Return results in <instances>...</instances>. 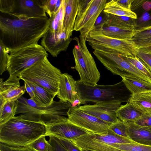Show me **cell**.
Returning <instances> with one entry per match:
<instances>
[{"instance_id":"cell-44","label":"cell","mask_w":151,"mask_h":151,"mask_svg":"<svg viewBox=\"0 0 151 151\" xmlns=\"http://www.w3.org/2000/svg\"><path fill=\"white\" fill-rule=\"evenodd\" d=\"M81 151H94L90 150H81Z\"/></svg>"},{"instance_id":"cell-4","label":"cell","mask_w":151,"mask_h":151,"mask_svg":"<svg viewBox=\"0 0 151 151\" xmlns=\"http://www.w3.org/2000/svg\"><path fill=\"white\" fill-rule=\"evenodd\" d=\"M78 93L84 104L87 102L93 103L129 102L132 94L122 80L112 85L93 86L76 81Z\"/></svg>"},{"instance_id":"cell-14","label":"cell","mask_w":151,"mask_h":151,"mask_svg":"<svg viewBox=\"0 0 151 151\" xmlns=\"http://www.w3.org/2000/svg\"><path fill=\"white\" fill-rule=\"evenodd\" d=\"M121 106L119 102L96 103L93 105L78 106L84 112L104 121L111 124L118 122L117 111Z\"/></svg>"},{"instance_id":"cell-28","label":"cell","mask_w":151,"mask_h":151,"mask_svg":"<svg viewBox=\"0 0 151 151\" xmlns=\"http://www.w3.org/2000/svg\"><path fill=\"white\" fill-rule=\"evenodd\" d=\"M103 11L115 15L128 17L135 19L137 18V14L134 12L122 7L114 0H110L106 3Z\"/></svg>"},{"instance_id":"cell-8","label":"cell","mask_w":151,"mask_h":151,"mask_svg":"<svg viewBox=\"0 0 151 151\" xmlns=\"http://www.w3.org/2000/svg\"><path fill=\"white\" fill-rule=\"evenodd\" d=\"M71 141L81 150L94 151H123L116 147V144L136 143L109 129L102 133L86 135Z\"/></svg>"},{"instance_id":"cell-10","label":"cell","mask_w":151,"mask_h":151,"mask_svg":"<svg viewBox=\"0 0 151 151\" xmlns=\"http://www.w3.org/2000/svg\"><path fill=\"white\" fill-rule=\"evenodd\" d=\"M0 11L20 19L47 16L40 0H0Z\"/></svg>"},{"instance_id":"cell-26","label":"cell","mask_w":151,"mask_h":151,"mask_svg":"<svg viewBox=\"0 0 151 151\" xmlns=\"http://www.w3.org/2000/svg\"><path fill=\"white\" fill-rule=\"evenodd\" d=\"M116 113L118 118L124 122H134L143 114L129 102L121 105Z\"/></svg>"},{"instance_id":"cell-6","label":"cell","mask_w":151,"mask_h":151,"mask_svg":"<svg viewBox=\"0 0 151 151\" xmlns=\"http://www.w3.org/2000/svg\"><path fill=\"white\" fill-rule=\"evenodd\" d=\"M104 24L94 26L87 36L86 41L92 48L94 50L126 56H136L139 48L131 40L116 39L104 35L101 31Z\"/></svg>"},{"instance_id":"cell-18","label":"cell","mask_w":151,"mask_h":151,"mask_svg":"<svg viewBox=\"0 0 151 151\" xmlns=\"http://www.w3.org/2000/svg\"><path fill=\"white\" fill-rule=\"evenodd\" d=\"M76 86V81L72 76L66 73H62L57 95L58 98L71 105L76 104L79 106L80 104H84L79 96Z\"/></svg>"},{"instance_id":"cell-27","label":"cell","mask_w":151,"mask_h":151,"mask_svg":"<svg viewBox=\"0 0 151 151\" xmlns=\"http://www.w3.org/2000/svg\"><path fill=\"white\" fill-rule=\"evenodd\" d=\"M106 18L104 24L114 27L127 29H135V19L124 16H116L106 13Z\"/></svg>"},{"instance_id":"cell-19","label":"cell","mask_w":151,"mask_h":151,"mask_svg":"<svg viewBox=\"0 0 151 151\" xmlns=\"http://www.w3.org/2000/svg\"><path fill=\"white\" fill-rule=\"evenodd\" d=\"M78 0H65V11L63 23V31L66 40L71 38L78 9Z\"/></svg>"},{"instance_id":"cell-20","label":"cell","mask_w":151,"mask_h":151,"mask_svg":"<svg viewBox=\"0 0 151 151\" xmlns=\"http://www.w3.org/2000/svg\"><path fill=\"white\" fill-rule=\"evenodd\" d=\"M125 123L130 139L136 143L151 146V127L141 126L133 122Z\"/></svg>"},{"instance_id":"cell-42","label":"cell","mask_w":151,"mask_h":151,"mask_svg":"<svg viewBox=\"0 0 151 151\" xmlns=\"http://www.w3.org/2000/svg\"><path fill=\"white\" fill-rule=\"evenodd\" d=\"M119 5L126 9L131 10L132 4L133 0H114Z\"/></svg>"},{"instance_id":"cell-24","label":"cell","mask_w":151,"mask_h":151,"mask_svg":"<svg viewBox=\"0 0 151 151\" xmlns=\"http://www.w3.org/2000/svg\"><path fill=\"white\" fill-rule=\"evenodd\" d=\"M131 40L139 48H151V25L135 28Z\"/></svg>"},{"instance_id":"cell-17","label":"cell","mask_w":151,"mask_h":151,"mask_svg":"<svg viewBox=\"0 0 151 151\" xmlns=\"http://www.w3.org/2000/svg\"><path fill=\"white\" fill-rule=\"evenodd\" d=\"M42 38L41 46L53 57L65 51L73 40L70 38L66 40L64 32H52L48 30Z\"/></svg>"},{"instance_id":"cell-7","label":"cell","mask_w":151,"mask_h":151,"mask_svg":"<svg viewBox=\"0 0 151 151\" xmlns=\"http://www.w3.org/2000/svg\"><path fill=\"white\" fill-rule=\"evenodd\" d=\"M73 40L77 44L72 51L75 64L74 68L78 73L79 81L86 85H96L100 78V74L87 48L86 38L80 35L79 38L75 37Z\"/></svg>"},{"instance_id":"cell-36","label":"cell","mask_w":151,"mask_h":151,"mask_svg":"<svg viewBox=\"0 0 151 151\" xmlns=\"http://www.w3.org/2000/svg\"><path fill=\"white\" fill-rule=\"evenodd\" d=\"M136 56L151 71V48H138Z\"/></svg>"},{"instance_id":"cell-40","label":"cell","mask_w":151,"mask_h":151,"mask_svg":"<svg viewBox=\"0 0 151 151\" xmlns=\"http://www.w3.org/2000/svg\"><path fill=\"white\" fill-rule=\"evenodd\" d=\"M0 151H33L27 146L15 147L0 143Z\"/></svg>"},{"instance_id":"cell-43","label":"cell","mask_w":151,"mask_h":151,"mask_svg":"<svg viewBox=\"0 0 151 151\" xmlns=\"http://www.w3.org/2000/svg\"><path fill=\"white\" fill-rule=\"evenodd\" d=\"M24 86L26 90V91L29 94L31 98L34 99L35 97V94L34 92L33 91L31 87L28 85V84L26 82H24Z\"/></svg>"},{"instance_id":"cell-37","label":"cell","mask_w":151,"mask_h":151,"mask_svg":"<svg viewBox=\"0 0 151 151\" xmlns=\"http://www.w3.org/2000/svg\"><path fill=\"white\" fill-rule=\"evenodd\" d=\"M0 74L1 75L6 70L9 51L0 43Z\"/></svg>"},{"instance_id":"cell-30","label":"cell","mask_w":151,"mask_h":151,"mask_svg":"<svg viewBox=\"0 0 151 151\" xmlns=\"http://www.w3.org/2000/svg\"><path fill=\"white\" fill-rule=\"evenodd\" d=\"M18 106V100L7 102L0 109V124L15 116Z\"/></svg>"},{"instance_id":"cell-15","label":"cell","mask_w":151,"mask_h":151,"mask_svg":"<svg viewBox=\"0 0 151 151\" xmlns=\"http://www.w3.org/2000/svg\"><path fill=\"white\" fill-rule=\"evenodd\" d=\"M91 132L70 123L66 119L48 126V136L72 141L80 137L92 134Z\"/></svg>"},{"instance_id":"cell-31","label":"cell","mask_w":151,"mask_h":151,"mask_svg":"<svg viewBox=\"0 0 151 151\" xmlns=\"http://www.w3.org/2000/svg\"><path fill=\"white\" fill-rule=\"evenodd\" d=\"M40 2L46 12L50 17L56 13L60 8L63 0H40Z\"/></svg>"},{"instance_id":"cell-9","label":"cell","mask_w":151,"mask_h":151,"mask_svg":"<svg viewBox=\"0 0 151 151\" xmlns=\"http://www.w3.org/2000/svg\"><path fill=\"white\" fill-rule=\"evenodd\" d=\"M48 55L38 43L23 47L10 53L6 70L9 75L19 77L24 71Z\"/></svg>"},{"instance_id":"cell-38","label":"cell","mask_w":151,"mask_h":151,"mask_svg":"<svg viewBox=\"0 0 151 151\" xmlns=\"http://www.w3.org/2000/svg\"><path fill=\"white\" fill-rule=\"evenodd\" d=\"M48 142L51 146V151H68L59 142L58 138L52 135L49 136Z\"/></svg>"},{"instance_id":"cell-5","label":"cell","mask_w":151,"mask_h":151,"mask_svg":"<svg viewBox=\"0 0 151 151\" xmlns=\"http://www.w3.org/2000/svg\"><path fill=\"white\" fill-rule=\"evenodd\" d=\"M47 57L24 71L19 77L23 81L35 83L57 95L62 73L51 64Z\"/></svg>"},{"instance_id":"cell-13","label":"cell","mask_w":151,"mask_h":151,"mask_svg":"<svg viewBox=\"0 0 151 151\" xmlns=\"http://www.w3.org/2000/svg\"><path fill=\"white\" fill-rule=\"evenodd\" d=\"M67 114L70 123L93 133L103 132L107 130L112 124L87 114L79 109L78 106H71Z\"/></svg>"},{"instance_id":"cell-25","label":"cell","mask_w":151,"mask_h":151,"mask_svg":"<svg viewBox=\"0 0 151 151\" xmlns=\"http://www.w3.org/2000/svg\"><path fill=\"white\" fill-rule=\"evenodd\" d=\"M135 29L120 28L104 24L101 27V31L104 35L109 37L119 39L131 40Z\"/></svg>"},{"instance_id":"cell-34","label":"cell","mask_w":151,"mask_h":151,"mask_svg":"<svg viewBox=\"0 0 151 151\" xmlns=\"http://www.w3.org/2000/svg\"><path fill=\"white\" fill-rule=\"evenodd\" d=\"M116 147L123 151H151V146L138 143L116 144Z\"/></svg>"},{"instance_id":"cell-3","label":"cell","mask_w":151,"mask_h":151,"mask_svg":"<svg viewBox=\"0 0 151 151\" xmlns=\"http://www.w3.org/2000/svg\"><path fill=\"white\" fill-rule=\"evenodd\" d=\"M71 104L68 102L53 101L47 106L38 105L32 99H27L22 96L18 99L16 115L23 118L44 123L49 126L68 118L67 113Z\"/></svg>"},{"instance_id":"cell-32","label":"cell","mask_w":151,"mask_h":151,"mask_svg":"<svg viewBox=\"0 0 151 151\" xmlns=\"http://www.w3.org/2000/svg\"><path fill=\"white\" fill-rule=\"evenodd\" d=\"M46 136H42L27 146L33 151H51V146L45 139Z\"/></svg>"},{"instance_id":"cell-41","label":"cell","mask_w":151,"mask_h":151,"mask_svg":"<svg viewBox=\"0 0 151 151\" xmlns=\"http://www.w3.org/2000/svg\"><path fill=\"white\" fill-rule=\"evenodd\" d=\"M57 138L60 143L68 151H81L72 141L61 138Z\"/></svg>"},{"instance_id":"cell-1","label":"cell","mask_w":151,"mask_h":151,"mask_svg":"<svg viewBox=\"0 0 151 151\" xmlns=\"http://www.w3.org/2000/svg\"><path fill=\"white\" fill-rule=\"evenodd\" d=\"M47 16L20 19L1 12L0 43L10 52L38 43L48 30Z\"/></svg>"},{"instance_id":"cell-23","label":"cell","mask_w":151,"mask_h":151,"mask_svg":"<svg viewBox=\"0 0 151 151\" xmlns=\"http://www.w3.org/2000/svg\"><path fill=\"white\" fill-rule=\"evenodd\" d=\"M129 102L143 114L151 115V91L132 94Z\"/></svg>"},{"instance_id":"cell-21","label":"cell","mask_w":151,"mask_h":151,"mask_svg":"<svg viewBox=\"0 0 151 151\" xmlns=\"http://www.w3.org/2000/svg\"><path fill=\"white\" fill-rule=\"evenodd\" d=\"M127 88L132 94L151 91V83L131 74L122 77Z\"/></svg>"},{"instance_id":"cell-29","label":"cell","mask_w":151,"mask_h":151,"mask_svg":"<svg viewBox=\"0 0 151 151\" xmlns=\"http://www.w3.org/2000/svg\"><path fill=\"white\" fill-rule=\"evenodd\" d=\"M65 11V0L58 11L52 15L49 19L48 30L52 32H64L63 23Z\"/></svg>"},{"instance_id":"cell-39","label":"cell","mask_w":151,"mask_h":151,"mask_svg":"<svg viewBox=\"0 0 151 151\" xmlns=\"http://www.w3.org/2000/svg\"><path fill=\"white\" fill-rule=\"evenodd\" d=\"M133 122L136 124L141 126L151 127V115L143 114L138 119Z\"/></svg>"},{"instance_id":"cell-12","label":"cell","mask_w":151,"mask_h":151,"mask_svg":"<svg viewBox=\"0 0 151 151\" xmlns=\"http://www.w3.org/2000/svg\"><path fill=\"white\" fill-rule=\"evenodd\" d=\"M106 0H92L83 9L78 12L74 31L86 37L94 27L99 17L105 8Z\"/></svg>"},{"instance_id":"cell-16","label":"cell","mask_w":151,"mask_h":151,"mask_svg":"<svg viewBox=\"0 0 151 151\" xmlns=\"http://www.w3.org/2000/svg\"><path fill=\"white\" fill-rule=\"evenodd\" d=\"M18 77L9 75L6 81L0 79V109L8 101L17 100L26 91L24 86H20Z\"/></svg>"},{"instance_id":"cell-33","label":"cell","mask_w":151,"mask_h":151,"mask_svg":"<svg viewBox=\"0 0 151 151\" xmlns=\"http://www.w3.org/2000/svg\"><path fill=\"white\" fill-rule=\"evenodd\" d=\"M127 60L137 70L151 79V71L137 56H126Z\"/></svg>"},{"instance_id":"cell-11","label":"cell","mask_w":151,"mask_h":151,"mask_svg":"<svg viewBox=\"0 0 151 151\" xmlns=\"http://www.w3.org/2000/svg\"><path fill=\"white\" fill-rule=\"evenodd\" d=\"M98 59L108 70L114 75L122 77L131 74L151 83V79L134 67L126 59V56L103 52L99 54Z\"/></svg>"},{"instance_id":"cell-2","label":"cell","mask_w":151,"mask_h":151,"mask_svg":"<svg viewBox=\"0 0 151 151\" xmlns=\"http://www.w3.org/2000/svg\"><path fill=\"white\" fill-rule=\"evenodd\" d=\"M45 124L15 116L0 124V142L11 146H27L42 136H48Z\"/></svg>"},{"instance_id":"cell-22","label":"cell","mask_w":151,"mask_h":151,"mask_svg":"<svg viewBox=\"0 0 151 151\" xmlns=\"http://www.w3.org/2000/svg\"><path fill=\"white\" fill-rule=\"evenodd\" d=\"M23 81L28 84L34 92L35 97L33 100L38 105L46 107L52 104L56 95L35 83L26 80Z\"/></svg>"},{"instance_id":"cell-35","label":"cell","mask_w":151,"mask_h":151,"mask_svg":"<svg viewBox=\"0 0 151 151\" xmlns=\"http://www.w3.org/2000/svg\"><path fill=\"white\" fill-rule=\"evenodd\" d=\"M109 129L118 135L129 139L126 124L119 119L117 122L111 124Z\"/></svg>"}]
</instances>
